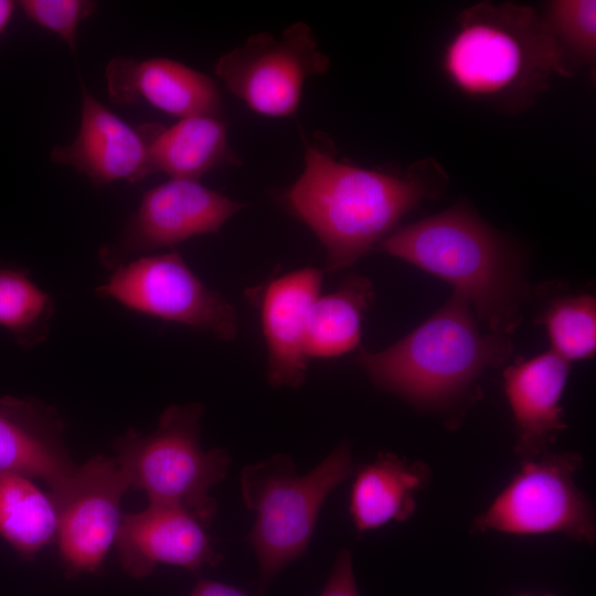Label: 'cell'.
I'll list each match as a JSON object with an SVG mask.
<instances>
[{"label":"cell","mask_w":596,"mask_h":596,"mask_svg":"<svg viewBox=\"0 0 596 596\" xmlns=\"http://www.w3.org/2000/svg\"><path fill=\"white\" fill-rule=\"evenodd\" d=\"M551 351L570 364L592 359L596 351V299L590 294H560L538 316Z\"/></svg>","instance_id":"24"},{"label":"cell","mask_w":596,"mask_h":596,"mask_svg":"<svg viewBox=\"0 0 596 596\" xmlns=\"http://www.w3.org/2000/svg\"><path fill=\"white\" fill-rule=\"evenodd\" d=\"M322 272L297 269L272 280L260 299L267 345V380L274 387H298L306 377V333L310 308L319 297Z\"/></svg>","instance_id":"17"},{"label":"cell","mask_w":596,"mask_h":596,"mask_svg":"<svg viewBox=\"0 0 596 596\" xmlns=\"http://www.w3.org/2000/svg\"><path fill=\"white\" fill-rule=\"evenodd\" d=\"M107 93L116 104L143 100L180 117L215 116L221 111L216 83L207 75L167 57L116 56L105 71Z\"/></svg>","instance_id":"15"},{"label":"cell","mask_w":596,"mask_h":596,"mask_svg":"<svg viewBox=\"0 0 596 596\" xmlns=\"http://www.w3.org/2000/svg\"><path fill=\"white\" fill-rule=\"evenodd\" d=\"M20 7L28 19L58 35L72 51L77 47L79 23L92 15L97 2L88 0H23Z\"/></svg>","instance_id":"25"},{"label":"cell","mask_w":596,"mask_h":596,"mask_svg":"<svg viewBox=\"0 0 596 596\" xmlns=\"http://www.w3.org/2000/svg\"><path fill=\"white\" fill-rule=\"evenodd\" d=\"M304 142V170L285 198L323 245L331 273L376 248L404 215L440 198L448 184L446 171L433 158L387 172L338 161Z\"/></svg>","instance_id":"1"},{"label":"cell","mask_w":596,"mask_h":596,"mask_svg":"<svg viewBox=\"0 0 596 596\" xmlns=\"http://www.w3.org/2000/svg\"><path fill=\"white\" fill-rule=\"evenodd\" d=\"M81 124L75 139L55 146L50 159L84 173L94 184L137 183L152 174L148 142L139 126H130L98 102L81 79Z\"/></svg>","instance_id":"13"},{"label":"cell","mask_w":596,"mask_h":596,"mask_svg":"<svg viewBox=\"0 0 596 596\" xmlns=\"http://www.w3.org/2000/svg\"><path fill=\"white\" fill-rule=\"evenodd\" d=\"M65 423L54 406L34 397H0V472L46 482L51 493L63 488L75 465L64 444Z\"/></svg>","instance_id":"14"},{"label":"cell","mask_w":596,"mask_h":596,"mask_svg":"<svg viewBox=\"0 0 596 596\" xmlns=\"http://www.w3.org/2000/svg\"><path fill=\"white\" fill-rule=\"evenodd\" d=\"M205 526L185 510L149 503L141 511L124 513L115 545L125 572L136 578L168 564L198 572L223 560Z\"/></svg>","instance_id":"12"},{"label":"cell","mask_w":596,"mask_h":596,"mask_svg":"<svg viewBox=\"0 0 596 596\" xmlns=\"http://www.w3.org/2000/svg\"><path fill=\"white\" fill-rule=\"evenodd\" d=\"M190 596H247L243 590L211 579H200Z\"/></svg>","instance_id":"27"},{"label":"cell","mask_w":596,"mask_h":596,"mask_svg":"<svg viewBox=\"0 0 596 596\" xmlns=\"http://www.w3.org/2000/svg\"><path fill=\"white\" fill-rule=\"evenodd\" d=\"M582 466L583 458L573 451L521 459L519 471L476 518L473 529L513 535L558 533L594 544V509L575 482Z\"/></svg>","instance_id":"7"},{"label":"cell","mask_w":596,"mask_h":596,"mask_svg":"<svg viewBox=\"0 0 596 596\" xmlns=\"http://www.w3.org/2000/svg\"><path fill=\"white\" fill-rule=\"evenodd\" d=\"M508 336L482 331L468 301L457 294L411 333L358 364L380 389L419 408H441L464 397L488 368L507 363Z\"/></svg>","instance_id":"4"},{"label":"cell","mask_w":596,"mask_h":596,"mask_svg":"<svg viewBox=\"0 0 596 596\" xmlns=\"http://www.w3.org/2000/svg\"><path fill=\"white\" fill-rule=\"evenodd\" d=\"M521 596H532V595H521ZM544 596H554V595H544Z\"/></svg>","instance_id":"29"},{"label":"cell","mask_w":596,"mask_h":596,"mask_svg":"<svg viewBox=\"0 0 596 596\" xmlns=\"http://www.w3.org/2000/svg\"><path fill=\"white\" fill-rule=\"evenodd\" d=\"M329 66L310 26L296 22L278 38L268 32L252 35L222 55L214 72L253 111L286 117L296 111L306 81Z\"/></svg>","instance_id":"9"},{"label":"cell","mask_w":596,"mask_h":596,"mask_svg":"<svg viewBox=\"0 0 596 596\" xmlns=\"http://www.w3.org/2000/svg\"><path fill=\"white\" fill-rule=\"evenodd\" d=\"M245 205L196 180L171 179L142 195L119 241L102 248L100 262L115 269L132 255L216 233Z\"/></svg>","instance_id":"11"},{"label":"cell","mask_w":596,"mask_h":596,"mask_svg":"<svg viewBox=\"0 0 596 596\" xmlns=\"http://www.w3.org/2000/svg\"><path fill=\"white\" fill-rule=\"evenodd\" d=\"M140 127L148 142L152 173L196 180L215 167L236 163L226 128L215 116L185 117L170 127L159 124Z\"/></svg>","instance_id":"19"},{"label":"cell","mask_w":596,"mask_h":596,"mask_svg":"<svg viewBox=\"0 0 596 596\" xmlns=\"http://www.w3.org/2000/svg\"><path fill=\"white\" fill-rule=\"evenodd\" d=\"M203 413L199 403L170 405L152 433L128 429L120 436L115 458L130 490L146 492L149 503L181 508L207 528L217 513L211 489L226 477L231 456L223 448L203 450Z\"/></svg>","instance_id":"6"},{"label":"cell","mask_w":596,"mask_h":596,"mask_svg":"<svg viewBox=\"0 0 596 596\" xmlns=\"http://www.w3.org/2000/svg\"><path fill=\"white\" fill-rule=\"evenodd\" d=\"M377 251L445 281L488 331L512 333L529 297L520 247L465 204L394 230Z\"/></svg>","instance_id":"2"},{"label":"cell","mask_w":596,"mask_h":596,"mask_svg":"<svg viewBox=\"0 0 596 596\" xmlns=\"http://www.w3.org/2000/svg\"><path fill=\"white\" fill-rule=\"evenodd\" d=\"M570 363L551 350L518 359L503 372V390L515 428L514 451L521 459L550 451L566 428L561 400Z\"/></svg>","instance_id":"16"},{"label":"cell","mask_w":596,"mask_h":596,"mask_svg":"<svg viewBox=\"0 0 596 596\" xmlns=\"http://www.w3.org/2000/svg\"><path fill=\"white\" fill-rule=\"evenodd\" d=\"M55 308L54 298L28 270L0 260V327L19 345L33 348L47 339Z\"/></svg>","instance_id":"22"},{"label":"cell","mask_w":596,"mask_h":596,"mask_svg":"<svg viewBox=\"0 0 596 596\" xmlns=\"http://www.w3.org/2000/svg\"><path fill=\"white\" fill-rule=\"evenodd\" d=\"M555 50L561 76H573L596 61V1L554 0L541 14Z\"/></svg>","instance_id":"23"},{"label":"cell","mask_w":596,"mask_h":596,"mask_svg":"<svg viewBox=\"0 0 596 596\" xmlns=\"http://www.w3.org/2000/svg\"><path fill=\"white\" fill-rule=\"evenodd\" d=\"M374 297L371 280L355 274L347 276L336 291L319 296L308 316L307 356L332 358L355 349Z\"/></svg>","instance_id":"20"},{"label":"cell","mask_w":596,"mask_h":596,"mask_svg":"<svg viewBox=\"0 0 596 596\" xmlns=\"http://www.w3.org/2000/svg\"><path fill=\"white\" fill-rule=\"evenodd\" d=\"M130 490L115 457L95 456L50 493L57 514L56 542L66 572L94 573L116 542L121 500Z\"/></svg>","instance_id":"10"},{"label":"cell","mask_w":596,"mask_h":596,"mask_svg":"<svg viewBox=\"0 0 596 596\" xmlns=\"http://www.w3.org/2000/svg\"><path fill=\"white\" fill-rule=\"evenodd\" d=\"M440 68L461 95L503 111L529 107L552 74L561 76L541 14L511 2H479L457 18Z\"/></svg>","instance_id":"3"},{"label":"cell","mask_w":596,"mask_h":596,"mask_svg":"<svg viewBox=\"0 0 596 596\" xmlns=\"http://www.w3.org/2000/svg\"><path fill=\"white\" fill-rule=\"evenodd\" d=\"M429 478L425 462H407L392 453H381L372 462L360 466L349 501V512L359 534L409 519L416 510L415 494Z\"/></svg>","instance_id":"18"},{"label":"cell","mask_w":596,"mask_h":596,"mask_svg":"<svg viewBox=\"0 0 596 596\" xmlns=\"http://www.w3.org/2000/svg\"><path fill=\"white\" fill-rule=\"evenodd\" d=\"M15 3L10 0H0V35L6 30L7 25L9 24L13 12H14Z\"/></svg>","instance_id":"28"},{"label":"cell","mask_w":596,"mask_h":596,"mask_svg":"<svg viewBox=\"0 0 596 596\" xmlns=\"http://www.w3.org/2000/svg\"><path fill=\"white\" fill-rule=\"evenodd\" d=\"M320 596H360L352 565L351 553L341 549Z\"/></svg>","instance_id":"26"},{"label":"cell","mask_w":596,"mask_h":596,"mask_svg":"<svg viewBox=\"0 0 596 596\" xmlns=\"http://www.w3.org/2000/svg\"><path fill=\"white\" fill-rule=\"evenodd\" d=\"M353 473L350 446H337L318 466L298 475L292 459L277 454L241 475L244 503L255 512L246 542L259 566L258 590L307 550L328 496Z\"/></svg>","instance_id":"5"},{"label":"cell","mask_w":596,"mask_h":596,"mask_svg":"<svg viewBox=\"0 0 596 596\" xmlns=\"http://www.w3.org/2000/svg\"><path fill=\"white\" fill-rule=\"evenodd\" d=\"M57 514L31 478L0 472V536L28 561L56 540Z\"/></svg>","instance_id":"21"},{"label":"cell","mask_w":596,"mask_h":596,"mask_svg":"<svg viewBox=\"0 0 596 596\" xmlns=\"http://www.w3.org/2000/svg\"><path fill=\"white\" fill-rule=\"evenodd\" d=\"M95 292L137 313L210 332L224 341L237 334L233 306L206 287L178 252L126 262Z\"/></svg>","instance_id":"8"}]
</instances>
